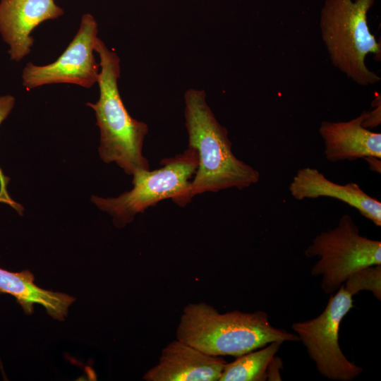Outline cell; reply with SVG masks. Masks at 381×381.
Segmentation results:
<instances>
[{
	"instance_id": "1",
	"label": "cell",
	"mask_w": 381,
	"mask_h": 381,
	"mask_svg": "<svg viewBox=\"0 0 381 381\" xmlns=\"http://www.w3.org/2000/svg\"><path fill=\"white\" fill-rule=\"evenodd\" d=\"M183 113L188 147L198 157L191 180L193 197L229 188L242 190L259 181L260 172L234 155L228 131L207 103L204 90L190 88L185 92Z\"/></svg>"
},
{
	"instance_id": "2",
	"label": "cell",
	"mask_w": 381,
	"mask_h": 381,
	"mask_svg": "<svg viewBox=\"0 0 381 381\" xmlns=\"http://www.w3.org/2000/svg\"><path fill=\"white\" fill-rule=\"evenodd\" d=\"M176 339L211 356L235 357L273 341H299L296 334L272 326L265 311L219 313L203 302L183 308Z\"/></svg>"
},
{
	"instance_id": "3",
	"label": "cell",
	"mask_w": 381,
	"mask_h": 381,
	"mask_svg": "<svg viewBox=\"0 0 381 381\" xmlns=\"http://www.w3.org/2000/svg\"><path fill=\"white\" fill-rule=\"evenodd\" d=\"M95 51L99 58V98L86 105L94 110L99 130V157L107 164L116 163L128 175L150 169L143 154L148 126L130 115L119 92L120 59L99 37Z\"/></svg>"
},
{
	"instance_id": "4",
	"label": "cell",
	"mask_w": 381,
	"mask_h": 381,
	"mask_svg": "<svg viewBox=\"0 0 381 381\" xmlns=\"http://www.w3.org/2000/svg\"><path fill=\"white\" fill-rule=\"evenodd\" d=\"M377 0H325L320 14L322 40L334 66L362 86L379 83L365 60L381 59V44L370 30L368 13Z\"/></svg>"
},
{
	"instance_id": "5",
	"label": "cell",
	"mask_w": 381,
	"mask_h": 381,
	"mask_svg": "<svg viewBox=\"0 0 381 381\" xmlns=\"http://www.w3.org/2000/svg\"><path fill=\"white\" fill-rule=\"evenodd\" d=\"M160 164L157 169L134 173L131 190L113 198L92 195L91 201L111 215L114 224L119 228L131 223L136 214L167 199L185 207L193 198L190 179L198 165L197 152L188 147L181 154L162 159Z\"/></svg>"
},
{
	"instance_id": "6",
	"label": "cell",
	"mask_w": 381,
	"mask_h": 381,
	"mask_svg": "<svg viewBox=\"0 0 381 381\" xmlns=\"http://www.w3.org/2000/svg\"><path fill=\"white\" fill-rule=\"evenodd\" d=\"M307 258L318 257L310 270L321 277V289L326 294H334L356 271L381 265V242L360 235L352 217L343 214L332 229L322 231L304 251Z\"/></svg>"
},
{
	"instance_id": "7",
	"label": "cell",
	"mask_w": 381,
	"mask_h": 381,
	"mask_svg": "<svg viewBox=\"0 0 381 381\" xmlns=\"http://www.w3.org/2000/svg\"><path fill=\"white\" fill-rule=\"evenodd\" d=\"M352 298L342 284L334 294H330L318 317L291 325L318 371L331 380L351 381L363 371L362 367L346 358L339 343L340 324L353 307Z\"/></svg>"
},
{
	"instance_id": "8",
	"label": "cell",
	"mask_w": 381,
	"mask_h": 381,
	"mask_svg": "<svg viewBox=\"0 0 381 381\" xmlns=\"http://www.w3.org/2000/svg\"><path fill=\"white\" fill-rule=\"evenodd\" d=\"M98 23L89 13L82 16L78 30L64 52L54 62L36 65L28 62L22 73L27 90L41 86L67 83L90 88L97 83L100 71L94 52Z\"/></svg>"
},
{
	"instance_id": "9",
	"label": "cell",
	"mask_w": 381,
	"mask_h": 381,
	"mask_svg": "<svg viewBox=\"0 0 381 381\" xmlns=\"http://www.w3.org/2000/svg\"><path fill=\"white\" fill-rule=\"evenodd\" d=\"M63 15L54 0H0V35L11 60L20 61L31 52L35 28Z\"/></svg>"
},
{
	"instance_id": "10",
	"label": "cell",
	"mask_w": 381,
	"mask_h": 381,
	"mask_svg": "<svg viewBox=\"0 0 381 381\" xmlns=\"http://www.w3.org/2000/svg\"><path fill=\"white\" fill-rule=\"evenodd\" d=\"M226 361L179 339L162 351L158 363L143 376L147 381H217Z\"/></svg>"
},
{
	"instance_id": "11",
	"label": "cell",
	"mask_w": 381,
	"mask_h": 381,
	"mask_svg": "<svg viewBox=\"0 0 381 381\" xmlns=\"http://www.w3.org/2000/svg\"><path fill=\"white\" fill-rule=\"evenodd\" d=\"M289 190L299 200L320 197L339 200L356 209L377 226H381V202L365 193L356 183L338 184L327 179L317 169L306 167L297 171Z\"/></svg>"
},
{
	"instance_id": "12",
	"label": "cell",
	"mask_w": 381,
	"mask_h": 381,
	"mask_svg": "<svg viewBox=\"0 0 381 381\" xmlns=\"http://www.w3.org/2000/svg\"><path fill=\"white\" fill-rule=\"evenodd\" d=\"M365 113L347 121H322L319 133L327 160L336 162L363 158H381V133L363 126Z\"/></svg>"
},
{
	"instance_id": "13",
	"label": "cell",
	"mask_w": 381,
	"mask_h": 381,
	"mask_svg": "<svg viewBox=\"0 0 381 381\" xmlns=\"http://www.w3.org/2000/svg\"><path fill=\"white\" fill-rule=\"evenodd\" d=\"M35 277L29 270L12 272L0 268V294L16 298L27 315L33 313L34 304L42 306L52 318L63 321L75 298L66 294L54 292L34 284Z\"/></svg>"
},
{
	"instance_id": "14",
	"label": "cell",
	"mask_w": 381,
	"mask_h": 381,
	"mask_svg": "<svg viewBox=\"0 0 381 381\" xmlns=\"http://www.w3.org/2000/svg\"><path fill=\"white\" fill-rule=\"evenodd\" d=\"M282 343L271 342L258 351H252L226 363L219 381H265L275 354Z\"/></svg>"
},
{
	"instance_id": "15",
	"label": "cell",
	"mask_w": 381,
	"mask_h": 381,
	"mask_svg": "<svg viewBox=\"0 0 381 381\" xmlns=\"http://www.w3.org/2000/svg\"><path fill=\"white\" fill-rule=\"evenodd\" d=\"M344 289L351 296L361 291L372 292L379 301L381 300V265L363 267L353 272L343 284Z\"/></svg>"
},
{
	"instance_id": "16",
	"label": "cell",
	"mask_w": 381,
	"mask_h": 381,
	"mask_svg": "<svg viewBox=\"0 0 381 381\" xmlns=\"http://www.w3.org/2000/svg\"><path fill=\"white\" fill-rule=\"evenodd\" d=\"M16 99L11 95L0 96V124L8 117L15 105ZM9 178L6 176L0 167V202L6 203L17 211L20 214H23V207L20 204L13 201L7 193L6 186Z\"/></svg>"
},
{
	"instance_id": "17",
	"label": "cell",
	"mask_w": 381,
	"mask_h": 381,
	"mask_svg": "<svg viewBox=\"0 0 381 381\" xmlns=\"http://www.w3.org/2000/svg\"><path fill=\"white\" fill-rule=\"evenodd\" d=\"M376 107L371 111L364 112L363 125L366 128L377 126L380 123V96L377 95Z\"/></svg>"
}]
</instances>
